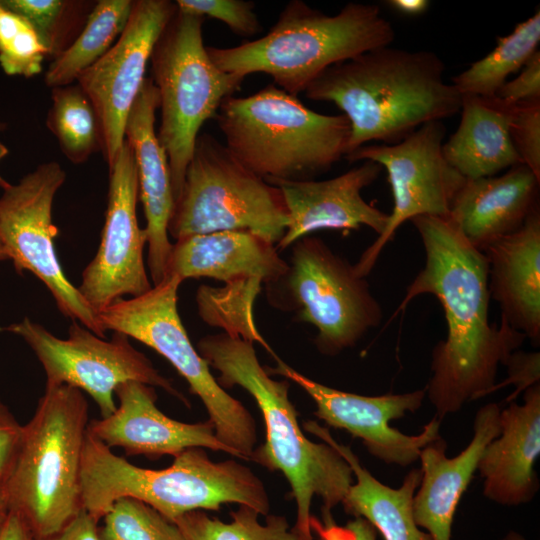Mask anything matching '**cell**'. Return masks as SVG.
<instances>
[{
	"instance_id": "1",
	"label": "cell",
	"mask_w": 540,
	"mask_h": 540,
	"mask_svg": "<svg viewBox=\"0 0 540 540\" xmlns=\"http://www.w3.org/2000/svg\"><path fill=\"white\" fill-rule=\"evenodd\" d=\"M424 250L425 265L405 292L400 311L417 296L430 294L443 308L447 335L432 350L426 395L442 419L489 393L499 365L522 345L525 335L501 318L489 322L488 262L448 217L411 220Z\"/></svg>"
},
{
	"instance_id": "2",
	"label": "cell",
	"mask_w": 540,
	"mask_h": 540,
	"mask_svg": "<svg viewBox=\"0 0 540 540\" xmlns=\"http://www.w3.org/2000/svg\"><path fill=\"white\" fill-rule=\"evenodd\" d=\"M432 51L384 46L335 64L305 90L335 104L350 122L348 153L371 141L394 144L420 126L460 112L462 96Z\"/></svg>"
},
{
	"instance_id": "3",
	"label": "cell",
	"mask_w": 540,
	"mask_h": 540,
	"mask_svg": "<svg viewBox=\"0 0 540 540\" xmlns=\"http://www.w3.org/2000/svg\"><path fill=\"white\" fill-rule=\"evenodd\" d=\"M197 350L219 372L216 380L222 387L240 386L255 400L265 422L266 440L251 459L283 473L297 507L293 530L304 540H313L312 500L321 498L322 509L328 511L341 504L354 482L350 466L330 445L304 435L289 398V381L271 377L252 341L226 332L201 338Z\"/></svg>"
},
{
	"instance_id": "4",
	"label": "cell",
	"mask_w": 540,
	"mask_h": 540,
	"mask_svg": "<svg viewBox=\"0 0 540 540\" xmlns=\"http://www.w3.org/2000/svg\"><path fill=\"white\" fill-rule=\"evenodd\" d=\"M83 508L97 521L114 502L140 500L170 521L194 510L220 509L235 503L268 515L270 503L263 482L234 460L212 461L202 448L174 457L164 469L138 467L116 455L88 430L81 463Z\"/></svg>"
},
{
	"instance_id": "5",
	"label": "cell",
	"mask_w": 540,
	"mask_h": 540,
	"mask_svg": "<svg viewBox=\"0 0 540 540\" xmlns=\"http://www.w3.org/2000/svg\"><path fill=\"white\" fill-rule=\"evenodd\" d=\"M394 40V27L377 4L349 2L337 14L327 15L302 0H291L264 36L206 50L222 71L243 79L265 73L280 89L297 96L327 68Z\"/></svg>"
},
{
	"instance_id": "6",
	"label": "cell",
	"mask_w": 540,
	"mask_h": 540,
	"mask_svg": "<svg viewBox=\"0 0 540 540\" xmlns=\"http://www.w3.org/2000/svg\"><path fill=\"white\" fill-rule=\"evenodd\" d=\"M215 118L229 151L265 180H314L348 153L344 114L317 113L274 84L227 97Z\"/></svg>"
},
{
	"instance_id": "7",
	"label": "cell",
	"mask_w": 540,
	"mask_h": 540,
	"mask_svg": "<svg viewBox=\"0 0 540 540\" xmlns=\"http://www.w3.org/2000/svg\"><path fill=\"white\" fill-rule=\"evenodd\" d=\"M88 402L69 385L45 386L23 425L20 447L4 489L10 511L34 539L61 531L83 508L81 463Z\"/></svg>"
},
{
	"instance_id": "8",
	"label": "cell",
	"mask_w": 540,
	"mask_h": 540,
	"mask_svg": "<svg viewBox=\"0 0 540 540\" xmlns=\"http://www.w3.org/2000/svg\"><path fill=\"white\" fill-rule=\"evenodd\" d=\"M204 21L203 16L177 9L150 57L161 111L157 137L168 157L174 201L201 127L216 117L222 102L244 80L211 60L203 42Z\"/></svg>"
},
{
	"instance_id": "9",
	"label": "cell",
	"mask_w": 540,
	"mask_h": 540,
	"mask_svg": "<svg viewBox=\"0 0 540 540\" xmlns=\"http://www.w3.org/2000/svg\"><path fill=\"white\" fill-rule=\"evenodd\" d=\"M287 225L280 189L241 164L214 136L199 134L174 201L168 235L178 240L248 231L276 245Z\"/></svg>"
},
{
	"instance_id": "10",
	"label": "cell",
	"mask_w": 540,
	"mask_h": 540,
	"mask_svg": "<svg viewBox=\"0 0 540 540\" xmlns=\"http://www.w3.org/2000/svg\"><path fill=\"white\" fill-rule=\"evenodd\" d=\"M182 281L166 276L142 295L120 299L98 313L104 330L120 332L149 346L186 380L213 424L217 438L232 456L251 459L257 441L256 424L247 408L228 394L193 346L178 313Z\"/></svg>"
},
{
	"instance_id": "11",
	"label": "cell",
	"mask_w": 540,
	"mask_h": 540,
	"mask_svg": "<svg viewBox=\"0 0 540 540\" xmlns=\"http://www.w3.org/2000/svg\"><path fill=\"white\" fill-rule=\"evenodd\" d=\"M267 296L273 306L295 312L297 321L316 328L314 343L325 355L353 347L383 318L365 277L309 235L293 243L288 269L267 285Z\"/></svg>"
},
{
	"instance_id": "12",
	"label": "cell",
	"mask_w": 540,
	"mask_h": 540,
	"mask_svg": "<svg viewBox=\"0 0 540 540\" xmlns=\"http://www.w3.org/2000/svg\"><path fill=\"white\" fill-rule=\"evenodd\" d=\"M5 330L19 335L32 349L46 374V385L65 384L88 393L99 408L100 418L115 411V390L128 381L160 387L188 404L125 334L114 332L110 340H105L73 321L68 337L62 339L29 318Z\"/></svg>"
},
{
	"instance_id": "13",
	"label": "cell",
	"mask_w": 540,
	"mask_h": 540,
	"mask_svg": "<svg viewBox=\"0 0 540 540\" xmlns=\"http://www.w3.org/2000/svg\"><path fill=\"white\" fill-rule=\"evenodd\" d=\"M65 179L60 164L50 161L5 188L0 196V239L16 270L39 278L65 317L105 338L98 313L68 280L55 251L52 208Z\"/></svg>"
},
{
	"instance_id": "14",
	"label": "cell",
	"mask_w": 540,
	"mask_h": 540,
	"mask_svg": "<svg viewBox=\"0 0 540 540\" xmlns=\"http://www.w3.org/2000/svg\"><path fill=\"white\" fill-rule=\"evenodd\" d=\"M446 128L443 121L428 122L394 144L364 145L346 158L349 162L372 161L385 168L393 196V209L376 240L354 265L366 277L381 251L406 221L418 216L447 217L465 178L443 153Z\"/></svg>"
},
{
	"instance_id": "15",
	"label": "cell",
	"mask_w": 540,
	"mask_h": 540,
	"mask_svg": "<svg viewBox=\"0 0 540 540\" xmlns=\"http://www.w3.org/2000/svg\"><path fill=\"white\" fill-rule=\"evenodd\" d=\"M177 9L175 1L134 0L118 40L76 80L97 113L108 168L125 141L126 121L146 79L154 45Z\"/></svg>"
},
{
	"instance_id": "16",
	"label": "cell",
	"mask_w": 540,
	"mask_h": 540,
	"mask_svg": "<svg viewBox=\"0 0 540 540\" xmlns=\"http://www.w3.org/2000/svg\"><path fill=\"white\" fill-rule=\"evenodd\" d=\"M108 169L107 209L101 241L77 287L97 313L124 296L142 295L153 286L143 257L146 233L139 227L136 213L137 168L126 139Z\"/></svg>"
},
{
	"instance_id": "17",
	"label": "cell",
	"mask_w": 540,
	"mask_h": 540,
	"mask_svg": "<svg viewBox=\"0 0 540 540\" xmlns=\"http://www.w3.org/2000/svg\"><path fill=\"white\" fill-rule=\"evenodd\" d=\"M269 374H279L299 385L315 402V415L327 425L343 429L362 440L368 452L387 464L408 466L419 460L421 450L440 438V419L433 417L417 435H406L390 421L418 410L426 388L402 394L364 396L318 383L279 358Z\"/></svg>"
},
{
	"instance_id": "18",
	"label": "cell",
	"mask_w": 540,
	"mask_h": 540,
	"mask_svg": "<svg viewBox=\"0 0 540 540\" xmlns=\"http://www.w3.org/2000/svg\"><path fill=\"white\" fill-rule=\"evenodd\" d=\"M382 169L375 162L363 161L327 180H266L280 189L288 213V225L276 244L277 250H284L318 230H358L366 226L379 235L389 214L366 202L362 191L378 178Z\"/></svg>"
},
{
	"instance_id": "19",
	"label": "cell",
	"mask_w": 540,
	"mask_h": 540,
	"mask_svg": "<svg viewBox=\"0 0 540 540\" xmlns=\"http://www.w3.org/2000/svg\"><path fill=\"white\" fill-rule=\"evenodd\" d=\"M115 394L119 404L104 418L93 419L88 431L110 449L121 448L128 456L159 458L176 456L191 448H207L232 452L216 436L208 420L185 423L162 413L156 405L153 386L128 381L120 384Z\"/></svg>"
},
{
	"instance_id": "20",
	"label": "cell",
	"mask_w": 540,
	"mask_h": 540,
	"mask_svg": "<svg viewBox=\"0 0 540 540\" xmlns=\"http://www.w3.org/2000/svg\"><path fill=\"white\" fill-rule=\"evenodd\" d=\"M159 95L151 77H146L129 112L125 139L130 144L137 168L139 200L146 218L147 265L152 285L165 276L173 246L168 223L174 196L168 157L155 132V113Z\"/></svg>"
},
{
	"instance_id": "21",
	"label": "cell",
	"mask_w": 540,
	"mask_h": 540,
	"mask_svg": "<svg viewBox=\"0 0 540 540\" xmlns=\"http://www.w3.org/2000/svg\"><path fill=\"white\" fill-rule=\"evenodd\" d=\"M500 411L496 403L477 411L471 441L455 457L446 456L447 444L441 437L421 450L422 477L413 498V515L418 527L433 540H450L460 498L473 479L484 448L500 434Z\"/></svg>"
},
{
	"instance_id": "22",
	"label": "cell",
	"mask_w": 540,
	"mask_h": 540,
	"mask_svg": "<svg viewBox=\"0 0 540 540\" xmlns=\"http://www.w3.org/2000/svg\"><path fill=\"white\" fill-rule=\"evenodd\" d=\"M288 269L276 245L248 231H220L187 236L173 244L165 276L181 281L212 278L228 286L272 284Z\"/></svg>"
},
{
	"instance_id": "23",
	"label": "cell",
	"mask_w": 540,
	"mask_h": 540,
	"mask_svg": "<svg viewBox=\"0 0 540 540\" xmlns=\"http://www.w3.org/2000/svg\"><path fill=\"white\" fill-rule=\"evenodd\" d=\"M499 421L500 434L484 448L477 470L486 498L516 506L531 501L539 489L534 465L540 454V385L524 391L523 404L511 401Z\"/></svg>"
},
{
	"instance_id": "24",
	"label": "cell",
	"mask_w": 540,
	"mask_h": 540,
	"mask_svg": "<svg viewBox=\"0 0 540 540\" xmlns=\"http://www.w3.org/2000/svg\"><path fill=\"white\" fill-rule=\"evenodd\" d=\"M540 180L524 164L499 176L466 179L447 216L483 252L519 230L537 207Z\"/></svg>"
},
{
	"instance_id": "25",
	"label": "cell",
	"mask_w": 540,
	"mask_h": 540,
	"mask_svg": "<svg viewBox=\"0 0 540 540\" xmlns=\"http://www.w3.org/2000/svg\"><path fill=\"white\" fill-rule=\"evenodd\" d=\"M490 297L511 328L540 342V210L535 208L516 232L483 251Z\"/></svg>"
},
{
	"instance_id": "26",
	"label": "cell",
	"mask_w": 540,
	"mask_h": 540,
	"mask_svg": "<svg viewBox=\"0 0 540 540\" xmlns=\"http://www.w3.org/2000/svg\"><path fill=\"white\" fill-rule=\"evenodd\" d=\"M514 108L498 96H462L460 122L443 153L465 179L495 176L521 163L510 136Z\"/></svg>"
},
{
	"instance_id": "27",
	"label": "cell",
	"mask_w": 540,
	"mask_h": 540,
	"mask_svg": "<svg viewBox=\"0 0 540 540\" xmlns=\"http://www.w3.org/2000/svg\"><path fill=\"white\" fill-rule=\"evenodd\" d=\"M304 428L334 448L350 466L356 481L342 501L345 511L354 517L368 520L384 540H433L422 531L413 515V498L420 484L421 469H412L401 486L391 488L365 469L353 451L338 443L329 431L314 421Z\"/></svg>"
},
{
	"instance_id": "28",
	"label": "cell",
	"mask_w": 540,
	"mask_h": 540,
	"mask_svg": "<svg viewBox=\"0 0 540 540\" xmlns=\"http://www.w3.org/2000/svg\"><path fill=\"white\" fill-rule=\"evenodd\" d=\"M134 0H99L88 15L75 41L53 59L45 72V84L52 88L70 85L100 59L124 31Z\"/></svg>"
},
{
	"instance_id": "29",
	"label": "cell",
	"mask_w": 540,
	"mask_h": 540,
	"mask_svg": "<svg viewBox=\"0 0 540 540\" xmlns=\"http://www.w3.org/2000/svg\"><path fill=\"white\" fill-rule=\"evenodd\" d=\"M540 41V11L518 23L513 31L497 37L495 48L455 75L451 83L461 96H496L507 78L520 71L538 51Z\"/></svg>"
},
{
	"instance_id": "30",
	"label": "cell",
	"mask_w": 540,
	"mask_h": 540,
	"mask_svg": "<svg viewBox=\"0 0 540 540\" xmlns=\"http://www.w3.org/2000/svg\"><path fill=\"white\" fill-rule=\"evenodd\" d=\"M51 98L46 125L65 157L74 164H81L101 151L98 116L83 89L77 83L55 87Z\"/></svg>"
},
{
	"instance_id": "31",
	"label": "cell",
	"mask_w": 540,
	"mask_h": 540,
	"mask_svg": "<svg viewBox=\"0 0 540 540\" xmlns=\"http://www.w3.org/2000/svg\"><path fill=\"white\" fill-rule=\"evenodd\" d=\"M259 515L253 508L239 505L230 513L229 523L208 516L204 510L187 512L173 522L186 540H304L285 517L268 515L261 524Z\"/></svg>"
},
{
	"instance_id": "32",
	"label": "cell",
	"mask_w": 540,
	"mask_h": 540,
	"mask_svg": "<svg viewBox=\"0 0 540 540\" xmlns=\"http://www.w3.org/2000/svg\"><path fill=\"white\" fill-rule=\"evenodd\" d=\"M27 19L37 31L52 60L75 41L95 2L83 0H1Z\"/></svg>"
},
{
	"instance_id": "33",
	"label": "cell",
	"mask_w": 540,
	"mask_h": 540,
	"mask_svg": "<svg viewBox=\"0 0 540 540\" xmlns=\"http://www.w3.org/2000/svg\"><path fill=\"white\" fill-rule=\"evenodd\" d=\"M103 519L101 540H186L174 522L134 498L116 500Z\"/></svg>"
},
{
	"instance_id": "34",
	"label": "cell",
	"mask_w": 540,
	"mask_h": 540,
	"mask_svg": "<svg viewBox=\"0 0 540 540\" xmlns=\"http://www.w3.org/2000/svg\"><path fill=\"white\" fill-rule=\"evenodd\" d=\"M48 52L32 24L0 0V66L8 76L30 78L42 71Z\"/></svg>"
},
{
	"instance_id": "35",
	"label": "cell",
	"mask_w": 540,
	"mask_h": 540,
	"mask_svg": "<svg viewBox=\"0 0 540 540\" xmlns=\"http://www.w3.org/2000/svg\"><path fill=\"white\" fill-rule=\"evenodd\" d=\"M180 11L209 16L223 22L238 36L252 37L262 27L255 12V3L247 0H177Z\"/></svg>"
},
{
	"instance_id": "36",
	"label": "cell",
	"mask_w": 540,
	"mask_h": 540,
	"mask_svg": "<svg viewBox=\"0 0 540 540\" xmlns=\"http://www.w3.org/2000/svg\"><path fill=\"white\" fill-rule=\"evenodd\" d=\"M510 136L521 163L540 180V100L515 104Z\"/></svg>"
},
{
	"instance_id": "37",
	"label": "cell",
	"mask_w": 540,
	"mask_h": 540,
	"mask_svg": "<svg viewBox=\"0 0 540 540\" xmlns=\"http://www.w3.org/2000/svg\"><path fill=\"white\" fill-rule=\"evenodd\" d=\"M310 529L319 540H376L377 537L376 529L365 518L354 517L341 526L333 520L330 511L325 509H322V520L311 516Z\"/></svg>"
},
{
	"instance_id": "38",
	"label": "cell",
	"mask_w": 540,
	"mask_h": 540,
	"mask_svg": "<svg viewBox=\"0 0 540 540\" xmlns=\"http://www.w3.org/2000/svg\"><path fill=\"white\" fill-rule=\"evenodd\" d=\"M508 369L507 379L494 385L491 392L504 386L513 384L516 389L507 401H513L521 392L529 387L539 384L540 378V354L539 352H523L515 350L505 363Z\"/></svg>"
},
{
	"instance_id": "39",
	"label": "cell",
	"mask_w": 540,
	"mask_h": 540,
	"mask_svg": "<svg viewBox=\"0 0 540 540\" xmlns=\"http://www.w3.org/2000/svg\"><path fill=\"white\" fill-rule=\"evenodd\" d=\"M496 96L514 105L540 100L539 50L524 65L518 76L503 84Z\"/></svg>"
},
{
	"instance_id": "40",
	"label": "cell",
	"mask_w": 540,
	"mask_h": 540,
	"mask_svg": "<svg viewBox=\"0 0 540 540\" xmlns=\"http://www.w3.org/2000/svg\"><path fill=\"white\" fill-rule=\"evenodd\" d=\"M23 434L21 425L0 401V485L4 486L15 462Z\"/></svg>"
},
{
	"instance_id": "41",
	"label": "cell",
	"mask_w": 540,
	"mask_h": 540,
	"mask_svg": "<svg viewBox=\"0 0 540 540\" xmlns=\"http://www.w3.org/2000/svg\"><path fill=\"white\" fill-rule=\"evenodd\" d=\"M98 522L82 509L61 531L33 540H101Z\"/></svg>"
},
{
	"instance_id": "42",
	"label": "cell",
	"mask_w": 540,
	"mask_h": 540,
	"mask_svg": "<svg viewBox=\"0 0 540 540\" xmlns=\"http://www.w3.org/2000/svg\"><path fill=\"white\" fill-rule=\"evenodd\" d=\"M0 540H33V537L22 519L10 511Z\"/></svg>"
},
{
	"instance_id": "43",
	"label": "cell",
	"mask_w": 540,
	"mask_h": 540,
	"mask_svg": "<svg viewBox=\"0 0 540 540\" xmlns=\"http://www.w3.org/2000/svg\"><path fill=\"white\" fill-rule=\"evenodd\" d=\"M386 3L399 13L407 16L424 14L430 6L428 0H389Z\"/></svg>"
},
{
	"instance_id": "44",
	"label": "cell",
	"mask_w": 540,
	"mask_h": 540,
	"mask_svg": "<svg viewBox=\"0 0 540 540\" xmlns=\"http://www.w3.org/2000/svg\"><path fill=\"white\" fill-rule=\"evenodd\" d=\"M10 513L9 503L6 491L3 485H0V535Z\"/></svg>"
},
{
	"instance_id": "45",
	"label": "cell",
	"mask_w": 540,
	"mask_h": 540,
	"mask_svg": "<svg viewBox=\"0 0 540 540\" xmlns=\"http://www.w3.org/2000/svg\"><path fill=\"white\" fill-rule=\"evenodd\" d=\"M7 127V124L0 121V132L4 131ZM9 154V149L8 147L3 144L1 141H0V161L2 159H4L7 155ZM11 183L7 182L1 175H0V188L2 190H4L5 188H7Z\"/></svg>"
},
{
	"instance_id": "46",
	"label": "cell",
	"mask_w": 540,
	"mask_h": 540,
	"mask_svg": "<svg viewBox=\"0 0 540 540\" xmlns=\"http://www.w3.org/2000/svg\"><path fill=\"white\" fill-rule=\"evenodd\" d=\"M10 260L9 254L2 240L0 239V261Z\"/></svg>"
},
{
	"instance_id": "47",
	"label": "cell",
	"mask_w": 540,
	"mask_h": 540,
	"mask_svg": "<svg viewBox=\"0 0 540 540\" xmlns=\"http://www.w3.org/2000/svg\"><path fill=\"white\" fill-rule=\"evenodd\" d=\"M503 540H525L520 534L511 531L509 532Z\"/></svg>"
}]
</instances>
